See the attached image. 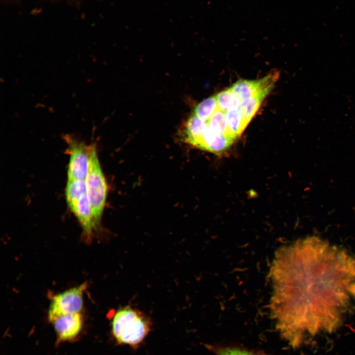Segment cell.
<instances>
[{"label":"cell","mask_w":355,"mask_h":355,"mask_svg":"<svg viewBox=\"0 0 355 355\" xmlns=\"http://www.w3.org/2000/svg\"><path fill=\"white\" fill-rule=\"evenodd\" d=\"M270 273L272 316L292 347L335 331L355 303V257L319 237L280 248Z\"/></svg>","instance_id":"cell-1"},{"label":"cell","mask_w":355,"mask_h":355,"mask_svg":"<svg viewBox=\"0 0 355 355\" xmlns=\"http://www.w3.org/2000/svg\"><path fill=\"white\" fill-rule=\"evenodd\" d=\"M151 324L150 319L141 311L125 306L114 312L111 333L118 344L136 349L149 333Z\"/></svg>","instance_id":"cell-2"},{"label":"cell","mask_w":355,"mask_h":355,"mask_svg":"<svg viewBox=\"0 0 355 355\" xmlns=\"http://www.w3.org/2000/svg\"><path fill=\"white\" fill-rule=\"evenodd\" d=\"M86 194L95 225L97 227L106 204L107 184L99 162L97 150L93 145L89 170L85 179Z\"/></svg>","instance_id":"cell-3"},{"label":"cell","mask_w":355,"mask_h":355,"mask_svg":"<svg viewBox=\"0 0 355 355\" xmlns=\"http://www.w3.org/2000/svg\"><path fill=\"white\" fill-rule=\"evenodd\" d=\"M66 139L70 154L67 171L68 179L85 180L89 170L93 145L88 146L68 136Z\"/></svg>","instance_id":"cell-4"},{"label":"cell","mask_w":355,"mask_h":355,"mask_svg":"<svg viewBox=\"0 0 355 355\" xmlns=\"http://www.w3.org/2000/svg\"><path fill=\"white\" fill-rule=\"evenodd\" d=\"M85 284H81L55 295L52 298L48 313L50 322L59 316L70 313H80L83 304Z\"/></svg>","instance_id":"cell-5"},{"label":"cell","mask_w":355,"mask_h":355,"mask_svg":"<svg viewBox=\"0 0 355 355\" xmlns=\"http://www.w3.org/2000/svg\"><path fill=\"white\" fill-rule=\"evenodd\" d=\"M278 76L277 72H274L257 80H239L230 88L242 101L260 93L268 94Z\"/></svg>","instance_id":"cell-6"},{"label":"cell","mask_w":355,"mask_h":355,"mask_svg":"<svg viewBox=\"0 0 355 355\" xmlns=\"http://www.w3.org/2000/svg\"><path fill=\"white\" fill-rule=\"evenodd\" d=\"M51 322L53 324L58 339L69 341L79 334L82 326V318L80 313L65 314Z\"/></svg>","instance_id":"cell-7"},{"label":"cell","mask_w":355,"mask_h":355,"mask_svg":"<svg viewBox=\"0 0 355 355\" xmlns=\"http://www.w3.org/2000/svg\"><path fill=\"white\" fill-rule=\"evenodd\" d=\"M236 139L229 135L215 133L207 127L197 148L219 154L227 150Z\"/></svg>","instance_id":"cell-8"},{"label":"cell","mask_w":355,"mask_h":355,"mask_svg":"<svg viewBox=\"0 0 355 355\" xmlns=\"http://www.w3.org/2000/svg\"><path fill=\"white\" fill-rule=\"evenodd\" d=\"M207 127V120L193 114L184 124L182 131V138L186 142L196 147L202 138Z\"/></svg>","instance_id":"cell-9"},{"label":"cell","mask_w":355,"mask_h":355,"mask_svg":"<svg viewBox=\"0 0 355 355\" xmlns=\"http://www.w3.org/2000/svg\"><path fill=\"white\" fill-rule=\"evenodd\" d=\"M73 213L79 221L84 233L90 237L97 226L94 221L86 193L82 195L79 199Z\"/></svg>","instance_id":"cell-10"},{"label":"cell","mask_w":355,"mask_h":355,"mask_svg":"<svg viewBox=\"0 0 355 355\" xmlns=\"http://www.w3.org/2000/svg\"><path fill=\"white\" fill-rule=\"evenodd\" d=\"M86 193L85 180L68 179L65 190L66 198L68 207L72 213L80 198Z\"/></svg>","instance_id":"cell-11"},{"label":"cell","mask_w":355,"mask_h":355,"mask_svg":"<svg viewBox=\"0 0 355 355\" xmlns=\"http://www.w3.org/2000/svg\"><path fill=\"white\" fill-rule=\"evenodd\" d=\"M226 118L229 133L236 139L248 125L243 118L240 108L226 112Z\"/></svg>","instance_id":"cell-12"},{"label":"cell","mask_w":355,"mask_h":355,"mask_svg":"<svg viewBox=\"0 0 355 355\" xmlns=\"http://www.w3.org/2000/svg\"><path fill=\"white\" fill-rule=\"evenodd\" d=\"M267 95V94L260 93L242 101L239 108L247 125L255 115Z\"/></svg>","instance_id":"cell-13"},{"label":"cell","mask_w":355,"mask_h":355,"mask_svg":"<svg viewBox=\"0 0 355 355\" xmlns=\"http://www.w3.org/2000/svg\"><path fill=\"white\" fill-rule=\"evenodd\" d=\"M218 108L227 112L240 107L242 101L230 88L216 95Z\"/></svg>","instance_id":"cell-14"},{"label":"cell","mask_w":355,"mask_h":355,"mask_svg":"<svg viewBox=\"0 0 355 355\" xmlns=\"http://www.w3.org/2000/svg\"><path fill=\"white\" fill-rule=\"evenodd\" d=\"M207 121L208 127L210 130L215 133L230 135L228 129L225 112L217 108Z\"/></svg>","instance_id":"cell-15"},{"label":"cell","mask_w":355,"mask_h":355,"mask_svg":"<svg viewBox=\"0 0 355 355\" xmlns=\"http://www.w3.org/2000/svg\"><path fill=\"white\" fill-rule=\"evenodd\" d=\"M216 95L203 100L194 109V113L198 117L208 120L217 109Z\"/></svg>","instance_id":"cell-16"},{"label":"cell","mask_w":355,"mask_h":355,"mask_svg":"<svg viewBox=\"0 0 355 355\" xmlns=\"http://www.w3.org/2000/svg\"><path fill=\"white\" fill-rule=\"evenodd\" d=\"M218 355H257L248 351L235 348H226L220 350Z\"/></svg>","instance_id":"cell-17"}]
</instances>
